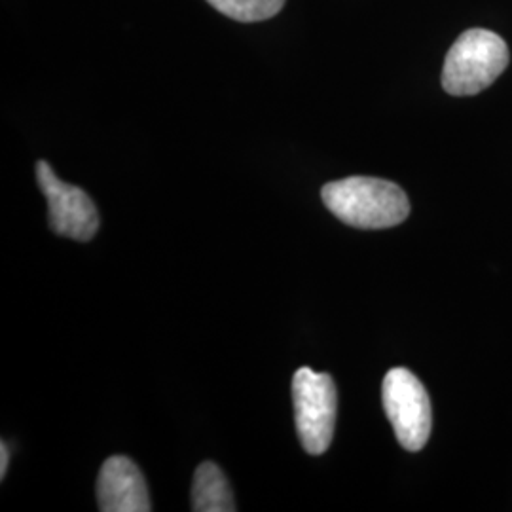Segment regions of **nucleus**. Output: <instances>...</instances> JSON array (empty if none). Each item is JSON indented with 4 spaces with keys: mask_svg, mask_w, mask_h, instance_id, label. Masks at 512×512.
<instances>
[{
    "mask_svg": "<svg viewBox=\"0 0 512 512\" xmlns=\"http://www.w3.org/2000/svg\"><path fill=\"white\" fill-rule=\"evenodd\" d=\"M192 509L196 512H232L238 509L226 476L211 461H205L196 469Z\"/></svg>",
    "mask_w": 512,
    "mask_h": 512,
    "instance_id": "obj_7",
    "label": "nucleus"
},
{
    "mask_svg": "<svg viewBox=\"0 0 512 512\" xmlns=\"http://www.w3.org/2000/svg\"><path fill=\"white\" fill-rule=\"evenodd\" d=\"M97 501L103 512L152 511L145 476L124 456H112L103 463L97 478Z\"/></svg>",
    "mask_w": 512,
    "mask_h": 512,
    "instance_id": "obj_6",
    "label": "nucleus"
},
{
    "mask_svg": "<svg viewBox=\"0 0 512 512\" xmlns=\"http://www.w3.org/2000/svg\"><path fill=\"white\" fill-rule=\"evenodd\" d=\"M321 196L334 217L363 230L391 228L410 215L403 188L376 177H348L325 184Z\"/></svg>",
    "mask_w": 512,
    "mask_h": 512,
    "instance_id": "obj_1",
    "label": "nucleus"
},
{
    "mask_svg": "<svg viewBox=\"0 0 512 512\" xmlns=\"http://www.w3.org/2000/svg\"><path fill=\"white\" fill-rule=\"evenodd\" d=\"M382 399L399 444L408 452H420L433 425L431 401L423 384L408 368H391L385 374Z\"/></svg>",
    "mask_w": 512,
    "mask_h": 512,
    "instance_id": "obj_4",
    "label": "nucleus"
},
{
    "mask_svg": "<svg viewBox=\"0 0 512 512\" xmlns=\"http://www.w3.org/2000/svg\"><path fill=\"white\" fill-rule=\"evenodd\" d=\"M222 16L236 19L241 23H255L264 19L274 18L285 0H207Z\"/></svg>",
    "mask_w": 512,
    "mask_h": 512,
    "instance_id": "obj_8",
    "label": "nucleus"
},
{
    "mask_svg": "<svg viewBox=\"0 0 512 512\" xmlns=\"http://www.w3.org/2000/svg\"><path fill=\"white\" fill-rule=\"evenodd\" d=\"M8 446H6V442H2V446H0V478H4L6 476V471H8Z\"/></svg>",
    "mask_w": 512,
    "mask_h": 512,
    "instance_id": "obj_9",
    "label": "nucleus"
},
{
    "mask_svg": "<svg viewBox=\"0 0 512 512\" xmlns=\"http://www.w3.org/2000/svg\"><path fill=\"white\" fill-rule=\"evenodd\" d=\"M37 181L48 202L50 228L57 236L90 241L99 228V211L92 198L78 186L63 183L52 165L44 160L37 164Z\"/></svg>",
    "mask_w": 512,
    "mask_h": 512,
    "instance_id": "obj_5",
    "label": "nucleus"
},
{
    "mask_svg": "<svg viewBox=\"0 0 512 512\" xmlns=\"http://www.w3.org/2000/svg\"><path fill=\"white\" fill-rule=\"evenodd\" d=\"M294 421L304 450L321 456L329 450L336 425L338 395L330 374L308 366L296 370L293 378Z\"/></svg>",
    "mask_w": 512,
    "mask_h": 512,
    "instance_id": "obj_3",
    "label": "nucleus"
},
{
    "mask_svg": "<svg viewBox=\"0 0 512 512\" xmlns=\"http://www.w3.org/2000/svg\"><path fill=\"white\" fill-rule=\"evenodd\" d=\"M507 42L488 29H469L454 42L442 69V88L465 97L484 92L509 65Z\"/></svg>",
    "mask_w": 512,
    "mask_h": 512,
    "instance_id": "obj_2",
    "label": "nucleus"
}]
</instances>
